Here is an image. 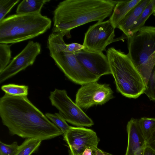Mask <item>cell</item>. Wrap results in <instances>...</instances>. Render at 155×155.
Segmentation results:
<instances>
[{"label": "cell", "instance_id": "6da1fadb", "mask_svg": "<svg viewBox=\"0 0 155 155\" xmlns=\"http://www.w3.org/2000/svg\"><path fill=\"white\" fill-rule=\"evenodd\" d=\"M0 116L12 135L42 141L64 134L27 96L5 94L0 99Z\"/></svg>", "mask_w": 155, "mask_h": 155}, {"label": "cell", "instance_id": "7a4b0ae2", "mask_svg": "<svg viewBox=\"0 0 155 155\" xmlns=\"http://www.w3.org/2000/svg\"><path fill=\"white\" fill-rule=\"evenodd\" d=\"M118 1L65 0L54 11L52 32L67 35L71 30L94 21H103L110 16Z\"/></svg>", "mask_w": 155, "mask_h": 155}, {"label": "cell", "instance_id": "3957f363", "mask_svg": "<svg viewBox=\"0 0 155 155\" xmlns=\"http://www.w3.org/2000/svg\"><path fill=\"white\" fill-rule=\"evenodd\" d=\"M107 56L117 91L130 98H137L144 94V80L128 55L111 47Z\"/></svg>", "mask_w": 155, "mask_h": 155}, {"label": "cell", "instance_id": "277c9868", "mask_svg": "<svg viewBox=\"0 0 155 155\" xmlns=\"http://www.w3.org/2000/svg\"><path fill=\"white\" fill-rule=\"evenodd\" d=\"M51 19L41 13L15 14L0 21V43L14 44L41 35L51 26Z\"/></svg>", "mask_w": 155, "mask_h": 155}, {"label": "cell", "instance_id": "5b68a950", "mask_svg": "<svg viewBox=\"0 0 155 155\" xmlns=\"http://www.w3.org/2000/svg\"><path fill=\"white\" fill-rule=\"evenodd\" d=\"M127 38V54L146 85L155 67V27L144 26Z\"/></svg>", "mask_w": 155, "mask_h": 155}, {"label": "cell", "instance_id": "8992f818", "mask_svg": "<svg viewBox=\"0 0 155 155\" xmlns=\"http://www.w3.org/2000/svg\"><path fill=\"white\" fill-rule=\"evenodd\" d=\"M62 33H52L49 36L47 46L50 56L66 76L73 82L79 84L98 81L100 76L86 70L80 64L74 53L64 50L65 44Z\"/></svg>", "mask_w": 155, "mask_h": 155}, {"label": "cell", "instance_id": "52a82bcc", "mask_svg": "<svg viewBox=\"0 0 155 155\" xmlns=\"http://www.w3.org/2000/svg\"><path fill=\"white\" fill-rule=\"evenodd\" d=\"M49 98L66 122L78 127H90L92 120L68 96L65 90L55 89L50 92Z\"/></svg>", "mask_w": 155, "mask_h": 155}, {"label": "cell", "instance_id": "ba28073f", "mask_svg": "<svg viewBox=\"0 0 155 155\" xmlns=\"http://www.w3.org/2000/svg\"><path fill=\"white\" fill-rule=\"evenodd\" d=\"M114 97L109 85L93 81L81 85L76 95L75 103L81 109L102 105Z\"/></svg>", "mask_w": 155, "mask_h": 155}, {"label": "cell", "instance_id": "9c48e42d", "mask_svg": "<svg viewBox=\"0 0 155 155\" xmlns=\"http://www.w3.org/2000/svg\"><path fill=\"white\" fill-rule=\"evenodd\" d=\"M115 29L109 20L98 21L90 26L85 33L83 45L89 51L102 52L115 41Z\"/></svg>", "mask_w": 155, "mask_h": 155}, {"label": "cell", "instance_id": "30bf717a", "mask_svg": "<svg viewBox=\"0 0 155 155\" xmlns=\"http://www.w3.org/2000/svg\"><path fill=\"white\" fill-rule=\"evenodd\" d=\"M63 136L68 146L70 155H82L87 148L93 150L97 148L99 141L95 131L83 127L71 126Z\"/></svg>", "mask_w": 155, "mask_h": 155}, {"label": "cell", "instance_id": "8fae6325", "mask_svg": "<svg viewBox=\"0 0 155 155\" xmlns=\"http://www.w3.org/2000/svg\"><path fill=\"white\" fill-rule=\"evenodd\" d=\"M41 44L30 41L23 50L14 57L8 65L0 72V83L13 76L21 71L32 65L40 53Z\"/></svg>", "mask_w": 155, "mask_h": 155}, {"label": "cell", "instance_id": "7c38bea8", "mask_svg": "<svg viewBox=\"0 0 155 155\" xmlns=\"http://www.w3.org/2000/svg\"><path fill=\"white\" fill-rule=\"evenodd\" d=\"M74 54L81 65L91 73L100 77L111 74L107 57L102 52L84 48Z\"/></svg>", "mask_w": 155, "mask_h": 155}, {"label": "cell", "instance_id": "4fadbf2b", "mask_svg": "<svg viewBox=\"0 0 155 155\" xmlns=\"http://www.w3.org/2000/svg\"><path fill=\"white\" fill-rule=\"evenodd\" d=\"M128 142L124 155H143L147 145L138 124V119L131 118L127 126Z\"/></svg>", "mask_w": 155, "mask_h": 155}, {"label": "cell", "instance_id": "5bb4252c", "mask_svg": "<svg viewBox=\"0 0 155 155\" xmlns=\"http://www.w3.org/2000/svg\"><path fill=\"white\" fill-rule=\"evenodd\" d=\"M150 0H140L139 3L125 16L117 28L122 31L127 38L130 36L132 29L142 12Z\"/></svg>", "mask_w": 155, "mask_h": 155}, {"label": "cell", "instance_id": "9a60e30c", "mask_svg": "<svg viewBox=\"0 0 155 155\" xmlns=\"http://www.w3.org/2000/svg\"><path fill=\"white\" fill-rule=\"evenodd\" d=\"M140 0L118 1L115 5L109 20L115 28L127 14Z\"/></svg>", "mask_w": 155, "mask_h": 155}, {"label": "cell", "instance_id": "2e32d148", "mask_svg": "<svg viewBox=\"0 0 155 155\" xmlns=\"http://www.w3.org/2000/svg\"><path fill=\"white\" fill-rule=\"evenodd\" d=\"M50 0H24L18 5L16 10L17 14L41 13L44 5Z\"/></svg>", "mask_w": 155, "mask_h": 155}, {"label": "cell", "instance_id": "e0dca14e", "mask_svg": "<svg viewBox=\"0 0 155 155\" xmlns=\"http://www.w3.org/2000/svg\"><path fill=\"white\" fill-rule=\"evenodd\" d=\"M155 6V0H150L138 19L135 23L130 32L129 37L132 36L144 26L145 23L147 20L150 15L153 13Z\"/></svg>", "mask_w": 155, "mask_h": 155}, {"label": "cell", "instance_id": "ac0fdd59", "mask_svg": "<svg viewBox=\"0 0 155 155\" xmlns=\"http://www.w3.org/2000/svg\"><path fill=\"white\" fill-rule=\"evenodd\" d=\"M42 141L36 139L28 138L20 146L15 155H31L36 151Z\"/></svg>", "mask_w": 155, "mask_h": 155}, {"label": "cell", "instance_id": "d6986e66", "mask_svg": "<svg viewBox=\"0 0 155 155\" xmlns=\"http://www.w3.org/2000/svg\"><path fill=\"white\" fill-rule=\"evenodd\" d=\"M138 124L141 133L147 142L155 132V118L141 117L138 119Z\"/></svg>", "mask_w": 155, "mask_h": 155}, {"label": "cell", "instance_id": "ffe728a7", "mask_svg": "<svg viewBox=\"0 0 155 155\" xmlns=\"http://www.w3.org/2000/svg\"><path fill=\"white\" fill-rule=\"evenodd\" d=\"M1 88L5 94L11 95L27 96L28 95L27 86L9 84L2 85Z\"/></svg>", "mask_w": 155, "mask_h": 155}, {"label": "cell", "instance_id": "44dd1931", "mask_svg": "<svg viewBox=\"0 0 155 155\" xmlns=\"http://www.w3.org/2000/svg\"><path fill=\"white\" fill-rule=\"evenodd\" d=\"M11 45L0 43V72L8 65L10 62Z\"/></svg>", "mask_w": 155, "mask_h": 155}, {"label": "cell", "instance_id": "7402d4cb", "mask_svg": "<svg viewBox=\"0 0 155 155\" xmlns=\"http://www.w3.org/2000/svg\"><path fill=\"white\" fill-rule=\"evenodd\" d=\"M45 115L63 132L64 134L71 127L67 124L66 121L59 113H55L54 114L46 113Z\"/></svg>", "mask_w": 155, "mask_h": 155}, {"label": "cell", "instance_id": "603a6c76", "mask_svg": "<svg viewBox=\"0 0 155 155\" xmlns=\"http://www.w3.org/2000/svg\"><path fill=\"white\" fill-rule=\"evenodd\" d=\"M155 67L153 69L147 83L144 93L150 100L155 102Z\"/></svg>", "mask_w": 155, "mask_h": 155}, {"label": "cell", "instance_id": "cb8c5ba5", "mask_svg": "<svg viewBox=\"0 0 155 155\" xmlns=\"http://www.w3.org/2000/svg\"><path fill=\"white\" fill-rule=\"evenodd\" d=\"M20 0H0V21Z\"/></svg>", "mask_w": 155, "mask_h": 155}, {"label": "cell", "instance_id": "d4e9b609", "mask_svg": "<svg viewBox=\"0 0 155 155\" xmlns=\"http://www.w3.org/2000/svg\"><path fill=\"white\" fill-rule=\"evenodd\" d=\"M19 146L17 142L15 141L10 144L0 142V155H15Z\"/></svg>", "mask_w": 155, "mask_h": 155}, {"label": "cell", "instance_id": "484cf974", "mask_svg": "<svg viewBox=\"0 0 155 155\" xmlns=\"http://www.w3.org/2000/svg\"><path fill=\"white\" fill-rule=\"evenodd\" d=\"M85 48L83 45L78 43H72L68 44H65L64 50L67 52L74 53Z\"/></svg>", "mask_w": 155, "mask_h": 155}, {"label": "cell", "instance_id": "4316f807", "mask_svg": "<svg viewBox=\"0 0 155 155\" xmlns=\"http://www.w3.org/2000/svg\"><path fill=\"white\" fill-rule=\"evenodd\" d=\"M147 145L155 151V132L147 142Z\"/></svg>", "mask_w": 155, "mask_h": 155}, {"label": "cell", "instance_id": "83f0119b", "mask_svg": "<svg viewBox=\"0 0 155 155\" xmlns=\"http://www.w3.org/2000/svg\"><path fill=\"white\" fill-rule=\"evenodd\" d=\"M92 154L93 155H111V154L105 152L98 148L93 150Z\"/></svg>", "mask_w": 155, "mask_h": 155}, {"label": "cell", "instance_id": "f1b7e54d", "mask_svg": "<svg viewBox=\"0 0 155 155\" xmlns=\"http://www.w3.org/2000/svg\"><path fill=\"white\" fill-rule=\"evenodd\" d=\"M143 155H155V151L147 145L145 149Z\"/></svg>", "mask_w": 155, "mask_h": 155}, {"label": "cell", "instance_id": "f546056e", "mask_svg": "<svg viewBox=\"0 0 155 155\" xmlns=\"http://www.w3.org/2000/svg\"><path fill=\"white\" fill-rule=\"evenodd\" d=\"M93 150L92 149L87 148L85 149L82 155H93Z\"/></svg>", "mask_w": 155, "mask_h": 155}, {"label": "cell", "instance_id": "4dcf8cb0", "mask_svg": "<svg viewBox=\"0 0 155 155\" xmlns=\"http://www.w3.org/2000/svg\"><path fill=\"white\" fill-rule=\"evenodd\" d=\"M153 14L154 16H155V6L154 10V12H153Z\"/></svg>", "mask_w": 155, "mask_h": 155}, {"label": "cell", "instance_id": "1f68e13d", "mask_svg": "<svg viewBox=\"0 0 155 155\" xmlns=\"http://www.w3.org/2000/svg\"><path fill=\"white\" fill-rule=\"evenodd\" d=\"M111 155H113L111 154Z\"/></svg>", "mask_w": 155, "mask_h": 155}, {"label": "cell", "instance_id": "d6a6232c", "mask_svg": "<svg viewBox=\"0 0 155 155\" xmlns=\"http://www.w3.org/2000/svg\"></svg>", "mask_w": 155, "mask_h": 155}]
</instances>
